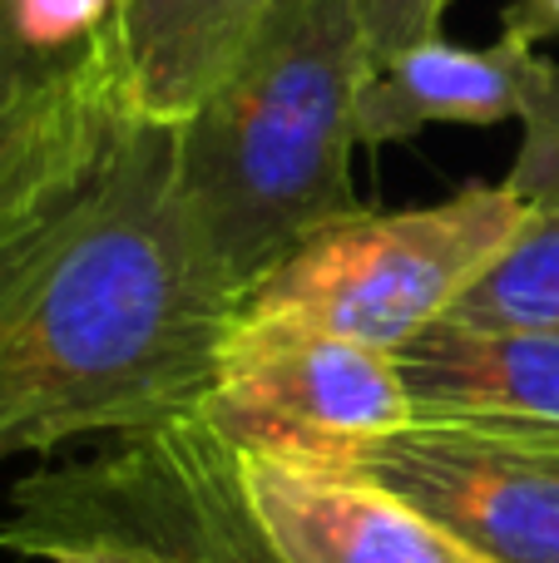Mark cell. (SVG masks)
I'll return each mask as SVG.
<instances>
[{"instance_id":"cell-11","label":"cell","mask_w":559,"mask_h":563,"mask_svg":"<svg viewBox=\"0 0 559 563\" xmlns=\"http://www.w3.org/2000/svg\"><path fill=\"white\" fill-rule=\"evenodd\" d=\"M273 0H119L114 55L129 104L184 124L253 45Z\"/></svg>"},{"instance_id":"cell-10","label":"cell","mask_w":559,"mask_h":563,"mask_svg":"<svg viewBox=\"0 0 559 563\" xmlns=\"http://www.w3.org/2000/svg\"><path fill=\"white\" fill-rule=\"evenodd\" d=\"M392 356L416 420L559 430V327H485L441 317Z\"/></svg>"},{"instance_id":"cell-4","label":"cell","mask_w":559,"mask_h":563,"mask_svg":"<svg viewBox=\"0 0 559 563\" xmlns=\"http://www.w3.org/2000/svg\"><path fill=\"white\" fill-rule=\"evenodd\" d=\"M50 544H109L139 563H283L243 495L238 455L198 410L20 479L0 549L40 559Z\"/></svg>"},{"instance_id":"cell-16","label":"cell","mask_w":559,"mask_h":563,"mask_svg":"<svg viewBox=\"0 0 559 563\" xmlns=\"http://www.w3.org/2000/svg\"><path fill=\"white\" fill-rule=\"evenodd\" d=\"M35 563H139V559L119 554L109 544H50Z\"/></svg>"},{"instance_id":"cell-12","label":"cell","mask_w":559,"mask_h":563,"mask_svg":"<svg viewBox=\"0 0 559 563\" xmlns=\"http://www.w3.org/2000/svg\"><path fill=\"white\" fill-rule=\"evenodd\" d=\"M451 321L559 327V188L535 198V213L511 243V253L456 301Z\"/></svg>"},{"instance_id":"cell-7","label":"cell","mask_w":559,"mask_h":563,"mask_svg":"<svg viewBox=\"0 0 559 563\" xmlns=\"http://www.w3.org/2000/svg\"><path fill=\"white\" fill-rule=\"evenodd\" d=\"M520 119L525 139L511 184L530 198L559 188V65L540 49L495 45H431L392 59L357 89V144L382 148L431 124H501Z\"/></svg>"},{"instance_id":"cell-9","label":"cell","mask_w":559,"mask_h":563,"mask_svg":"<svg viewBox=\"0 0 559 563\" xmlns=\"http://www.w3.org/2000/svg\"><path fill=\"white\" fill-rule=\"evenodd\" d=\"M243 495L283 563H485L386 485L332 465L238 455Z\"/></svg>"},{"instance_id":"cell-15","label":"cell","mask_w":559,"mask_h":563,"mask_svg":"<svg viewBox=\"0 0 559 563\" xmlns=\"http://www.w3.org/2000/svg\"><path fill=\"white\" fill-rule=\"evenodd\" d=\"M501 35L530 49L545 45V40H559V0H511Z\"/></svg>"},{"instance_id":"cell-13","label":"cell","mask_w":559,"mask_h":563,"mask_svg":"<svg viewBox=\"0 0 559 563\" xmlns=\"http://www.w3.org/2000/svg\"><path fill=\"white\" fill-rule=\"evenodd\" d=\"M446 5H451V0H352L366 75H376V69H386L392 59L441 40Z\"/></svg>"},{"instance_id":"cell-5","label":"cell","mask_w":559,"mask_h":563,"mask_svg":"<svg viewBox=\"0 0 559 563\" xmlns=\"http://www.w3.org/2000/svg\"><path fill=\"white\" fill-rule=\"evenodd\" d=\"M198 416L233 455L342 465L416 410L392 351L233 321Z\"/></svg>"},{"instance_id":"cell-8","label":"cell","mask_w":559,"mask_h":563,"mask_svg":"<svg viewBox=\"0 0 559 563\" xmlns=\"http://www.w3.org/2000/svg\"><path fill=\"white\" fill-rule=\"evenodd\" d=\"M129 104L114 25L75 55H50L0 0V223L55 188Z\"/></svg>"},{"instance_id":"cell-1","label":"cell","mask_w":559,"mask_h":563,"mask_svg":"<svg viewBox=\"0 0 559 563\" xmlns=\"http://www.w3.org/2000/svg\"><path fill=\"white\" fill-rule=\"evenodd\" d=\"M238 301L178 184V124L124 109L0 223V465L194 416Z\"/></svg>"},{"instance_id":"cell-3","label":"cell","mask_w":559,"mask_h":563,"mask_svg":"<svg viewBox=\"0 0 559 563\" xmlns=\"http://www.w3.org/2000/svg\"><path fill=\"white\" fill-rule=\"evenodd\" d=\"M530 213L535 198L511 178L402 213L362 208L307 238L248 297L238 321L396 351L451 317L456 301L511 253Z\"/></svg>"},{"instance_id":"cell-14","label":"cell","mask_w":559,"mask_h":563,"mask_svg":"<svg viewBox=\"0 0 559 563\" xmlns=\"http://www.w3.org/2000/svg\"><path fill=\"white\" fill-rule=\"evenodd\" d=\"M119 0H15L20 30L50 55H75L109 35Z\"/></svg>"},{"instance_id":"cell-2","label":"cell","mask_w":559,"mask_h":563,"mask_svg":"<svg viewBox=\"0 0 559 563\" xmlns=\"http://www.w3.org/2000/svg\"><path fill=\"white\" fill-rule=\"evenodd\" d=\"M362 79L352 0H273L223 85L178 124L188 223L238 307L313 233L362 213L352 188Z\"/></svg>"},{"instance_id":"cell-6","label":"cell","mask_w":559,"mask_h":563,"mask_svg":"<svg viewBox=\"0 0 559 563\" xmlns=\"http://www.w3.org/2000/svg\"><path fill=\"white\" fill-rule=\"evenodd\" d=\"M332 470H352L485 563H559V430L501 420H406Z\"/></svg>"}]
</instances>
